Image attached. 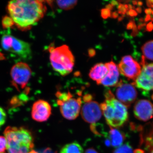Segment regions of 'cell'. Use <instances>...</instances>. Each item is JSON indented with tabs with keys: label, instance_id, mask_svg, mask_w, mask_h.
<instances>
[{
	"label": "cell",
	"instance_id": "obj_1",
	"mask_svg": "<svg viewBox=\"0 0 153 153\" xmlns=\"http://www.w3.org/2000/svg\"><path fill=\"white\" fill-rule=\"evenodd\" d=\"M44 1L14 0L7 4L8 12L20 30H30L44 17L47 7Z\"/></svg>",
	"mask_w": 153,
	"mask_h": 153
},
{
	"label": "cell",
	"instance_id": "obj_2",
	"mask_svg": "<svg viewBox=\"0 0 153 153\" xmlns=\"http://www.w3.org/2000/svg\"><path fill=\"white\" fill-rule=\"evenodd\" d=\"M105 97L100 107L107 123L113 128L121 127L128 120L127 107L116 98L110 90L105 92Z\"/></svg>",
	"mask_w": 153,
	"mask_h": 153
},
{
	"label": "cell",
	"instance_id": "obj_3",
	"mask_svg": "<svg viewBox=\"0 0 153 153\" xmlns=\"http://www.w3.org/2000/svg\"><path fill=\"white\" fill-rule=\"evenodd\" d=\"M4 134L7 143L8 153H30L34 147L32 133L25 127L8 126Z\"/></svg>",
	"mask_w": 153,
	"mask_h": 153
},
{
	"label": "cell",
	"instance_id": "obj_4",
	"mask_svg": "<svg viewBox=\"0 0 153 153\" xmlns=\"http://www.w3.org/2000/svg\"><path fill=\"white\" fill-rule=\"evenodd\" d=\"M50 62L52 68L62 76H66L72 71L74 65V57L68 46L51 47L49 49Z\"/></svg>",
	"mask_w": 153,
	"mask_h": 153
},
{
	"label": "cell",
	"instance_id": "obj_5",
	"mask_svg": "<svg viewBox=\"0 0 153 153\" xmlns=\"http://www.w3.org/2000/svg\"><path fill=\"white\" fill-rule=\"evenodd\" d=\"M55 96L57 99V105L63 117L68 120L76 119L79 116L82 104L81 97H74L69 91H57Z\"/></svg>",
	"mask_w": 153,
	"mask_h": 153
},
{
	"label": "cell",
	"instance_id": "obj_6",
	"mask_svg": "<svg viewBox=\"0 0 153 153\" xmlns=\"http://www.w3.org/2000/svg\"><path fill=\"white\" fill-rule=\"evenodd\" d=\"M1 45L4 50L25 60L30 59L32 56L30 44L11 35H4L1 39Z\"/></svg>",
	"mask_w": 153,
	"mask_h": 153
},
{
	"label": "cell",
	"instance_id": "obj_7",
	"mask_svg": "<svg viewBox=\"0 0 153 153\" xmlns=\"http://www.w3.org/2000/svg\"><path fill=\"white\" fill-rule=\"evenodd\" d=\"M84 103L81 108V117L85 122L91 126L95 125L101 119L102 111L100 105L93 100L92 95L87 94L82 98Z\"/></svg>",
	"mask_w": 153,
	"mask_h": 153
},
{
	"label": "cell",
	"instance_id": "obj_8",
	"mask_svg": "<svg viewBox=\"0 0 153 153\" xmlns=\"http://www.w3.org/2000/svg\"><path fill=\"white\" fill-rule=\"evenodd\" d=\"M32 71L30 66L25 62L16 63L12 67L10 75L14 85L19 88H25L31 77Z\"/></svg>",
	"mask_w": 153,
	"mask_h": 153
},
{
	"label": "cell",
	"instance_id": "obj_9",
	"mask_svg": "<svg viewBox=\"0 0 153 153\" xmlns=\"http://www.w3.org/2000/svg\"><path fill=\"white\" fill-rule=\"evenodd\" d=\"M143 62L140 75L131 84L145 91H153V63L146 64L144 60Z\"/></svg>",
	"mask_w": 153,
	"mask_h": 153
},
{
	"label": "cell",
	"instance_id": "obj_10",
	"mask_svg": "<svg viewBox=\"0 0 153 153\" xmlns=\"http://www.w3.org/2000/svg\"><path fill=\"white\" fill-rule=\"evenodd\" d=\"M118 67L121 74L134 81L140 75L142 70L139 63L130 55L124 56Z\"/></svg>",
	"mask_w": 153,
	"mask_h": 153
},
{
	"label": "cell",
	"instance_id": "obj_11",
	"mask_svg": "<svg viewBox=\"0 0 153 153\" xmlns=\"http://www.w3.org/2000/svg\"><path fill=\"white\" fill-rule=\"evenodd\" d=\"M115 91L117 99L127 107H129L135 101L137 92L132 84L120 82Z\"/></svg>",
	"mask_w": 153,
	"mask_h": 153
},
{
	"label": "cell",
	"instance_id": "obj_12",
	"mask_svg": "<svg viewBox=\"0 0 153 153\" xmlns=\"http://www.w3.org/2000/svg\"><path fill=\"white\" fill-rule=\"evenodd\" d=\"M52 113V107L48 102L39 100L33 103L31 115L34 120L44 122L49 119Z\"/></svg>",
	"mask_w": 153,
	"mask_h": 153
},
{
	"label": "cell",
	"instance_id": "obj_13",
	"mask_svg": "<svg viewBox=\"0 0 153 153\" xmlns=\"http://www.w3.org/2000/svg\"><path fill=\"white\" fill-rule=\"evenodd\" d=\"M134 112L137 119L147 121L153 117V104L147 100H140L134 105Z\"/></svg>",
	"mask_w": 153,
	"mask_h": 153
},
{
	"label": "cell",
	"instance_id": "obj_14",
	"mask_svg": "<svg viewBox=\"0 0 153 153\" xmlns=\"http://www.w3.org/2000/svg\"><path fill=\"white\" fill-rule=\"evenodd\" d=\"M108 68V72L106 76L98 83V85H102L107 87L117 86L119 84V70L116 64L113 62L105 63Z\"/></svg>",
	"mask_w": 153,
	"mask_h": 153
},
{
	"label": "cell",
	"instance_id": "obj_15",
	"mask_svg": "<svg viewBox=\"0 0 153 153\" xmlns=\"http://www.w3.org/2000/svg\"><path fill=\"white\" fill-rule=\"evenodd\" d=\"M108 72V68L106 65L103 63L96 64L91 69L89 76L92 80L98 84L100 81L106 76Z\"/></svg>",
	"mask_w": 153,
	"mask_h": 153
},
{
	"label": "cell",
	"instance_id": "obj_16",
	"mask_svg": "<svg viewBox=\"0 0 153 153\" xmlns=\"http://www.w3.org/2000/svg\"><path fill=\"white\" fill-rule=\"evenodd\" d=\"M108 136L110 144L113 147H119L122 145L125 137L124 134L120 131L115 128L110 127Z\"/></svg>",
	"mask_w": 153,
	"mask_h": 153
},
{
	"label": "cell",
	"instance_id": "obj_17",
	"mask_svg": "<svg viewBox=\"0 0 153 153\" xmlns=\"http://www.w3.org/2000/svg\"><path fill=\"white\" fill-rule=\"evenodd\" d=\"M60 153H83V150L79 144L74 142L65 145Z\"/></svg>",
	"mask_w": 153,
	"mask_h": 153
},
{
	"label": "cell",
	"instance_id": "obj_18",
	"mask_svg": "<svg viewBox=\"0 0 153 153\" xmlns=\"http://www.w3.org/2000/svg\"><path fill=\"white\" fill-rule=\"evenodd\" d=\"M141 49L144 57L149 60H153V41L145 43Z\"/></svg>",
	"mask_w": 153,
	"mask_h": 153
},
{
	"label": "cell",
	"instance_id": "obj_19",
	"mask_svg": "<svg viewBox=\"0 0 153 153\" xmlns=\"http://www.w3.org/2000/svg\"><path fill=\"white\" fill-rule=\"evenodd\" d=\"M76 1H57L56 3L60 8L64 10H68L73 8L77 4Z\"/></svg>",
	"mask_w": 153,
	"mask_h": 153
},
{
	"label": "cell",
	"instance_id": "obj_20",
	"mask_svg": "<svg viewBox=\"0 0 153 153\" xmlns=\"http://www.w3.org/2000/svg\"><path fill=\"white\" fill-rule=\"evenodd\" d=\"M113 153H134L132 148L128 144L122 145L116 148Z\"/></svg>",
	"mask_w": 153,
	"mask_h": 153
},
{
	"label": "cell",
	"instance_id": "obj_21",
	"mask_svg": "<svg viewBox=\"0 0 153 153\" xmlns=\"http://www.w3.org/2000/svg\"><path fill=\"white\" fill-rule=\"evenodd\" d=\"M7 149V143L5 137L0 136V153L5 152Z\"/></svg>",
	"mask_w": 153,
	"mask_h": 153
},
{
	"label": "cell",
	"instance_id": "obj_22",
	"mask_svg": "<svg viewBox=\"0 0 153 153\" xmlns=\"http://www.w3.org/2000/svg\"><path fill=\"white\" fill-rule=\"evenodd\" d=\"M2 25L4 27H10L13 25H15L13 19L10 17L6 16L4 17L2 20Z\"/></svg>",
	"mask_w": 153,
	"mask_h": 153
},
{
	"label": "cell",
	"instance_id": "obj_23",
	"mask_svg": "<svg viewBox=\"0 0 153 153\" xmlns=\"http://www.w3.org/2000/svg\"><path fill=\"white\" fill-rule=\"evenodd\" d=\"M7 114L4 110L0 107V127L5 123Z\"/></svg>",
	"mask_w": 153,
	"mask_h": 153
},
{
	"label": "cell",
	"instance_id": "obj_24",
	"mask_svg": "<svg viewBox=\"0 0 153 153\" xmlns=\"http://www.w3.org/2000/svg\"><path fill=\"white\" fill-rule=\"evenodd\" d=\"M99 153L95 149H93V148H89V149H87L85 151V153Z\"/></svg>",
	"mask_w": 153,
	"mask_h": 153
},
{
	"label": "cell",
	"instance_id": "obj_25",
	"mask_svg": "<svg viewBox=\"0 0 153 153\" xmlns=\"http://www.w3.org/2000/svg\"><path fill=\"white\" fill-rule=\"evenodd\" d=\"M30 153H38V152H36V151L33 150L32 151H31V152Z\"/></svg>",
	"mask_w": 153,
	"mask_h": 153
},
{
	"label": "cell",
	"instance_id": "obj_26",
	"mask_svg": "<svg viewBox=\"0 0 153 153\" xmlns=\"http://www.w3.org/2000/svg\"><path fill=\"white\" fill-rule=\"evenodd\" d=\"M149 153H153V149Z\"/></svg>",
	"mask_w": 153,
	"mask_h": 153
}]
</instances>
